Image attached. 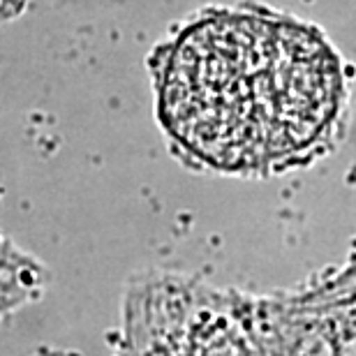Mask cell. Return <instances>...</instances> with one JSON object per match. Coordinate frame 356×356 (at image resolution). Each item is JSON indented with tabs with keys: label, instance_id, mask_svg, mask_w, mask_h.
<instances>
[{
	"label": "cell",
	"instance_id": "6da1fadb",
	"mask_svg": "<svg viewBox=\"0 0 356 356\" xmlns=\"http://www.w3.org/2000/svg\"><path fill=\"white\" fill-rule=\"evenodd\" d=\"M155 116L185 165L264 176L336 146L350 76L322 28L241 3L190 17L148 58Z\"/></svg>",
	"mask_w": 356,
	"mask_h": 356
}]
</instances>
